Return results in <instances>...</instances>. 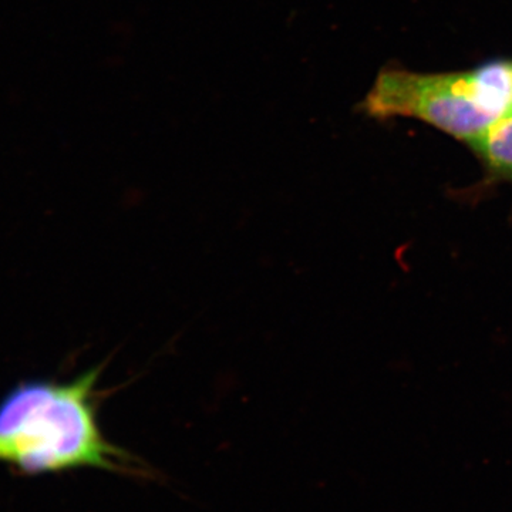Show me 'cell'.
Returning a JSON list of instances; mask_svg holds the SVG:
<instances>
[{
  "mask_svg": "<svg viewBox=\"0 0 512 512\" xmlns=\"http://www.w3.org/2000/svg\"><path fill=\"white\" fill-rule=\"evenodd\" d=\"M101 367L72 382H20L0 400V464L23 476L97 468L144 474L136 458L104 437L97 421Z\"/></svg>",
  "mask_w": 512,
  "mask_h": 512,
  "instance_id": "6da1fadb",
  "label": "cell"
},
{
  "mask_svg": "<svg viewBox=\"0 0 512 512\" xmlns=\"http://www.w3.org/2000/svg\"><path fill=\"white\" fill-rule=\"evenodd\" d=\"M357 109L375 120L423 121L470 147L512 111V60L447 73L384 67Z\"/></svg>",
  "mask_w": 512,
  "mask_h": 512,
  "instance_id": "7a4b0ae2",
  "label": "cell"
},
{
  "mask_svg": "<svg viewBox=\"0 0 512 512\" xmlns=\"http://www.w3.org/2000/svg\"><path fill=\"white\" fill-rule=\"evenodd\" d=\"M483 167L484 177L480 188L493 185H512V111L474 141L470 147Z\"/></svg>",
  "mask_w": 512,
  "mask_h": 512,
  "instance_id": "3957f363",
  "label": "cell"
}]
</instances>
